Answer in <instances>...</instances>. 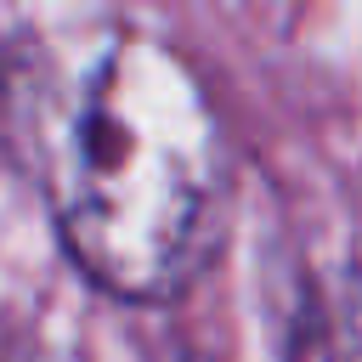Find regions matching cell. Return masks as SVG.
<instances>
[{"label":"cell","mask_w":362,"mask_h":362,"mask_svg":"<svg viewBox=\"0 0 362 362\" xmlns=\"http://www.w3.org/2000/svg\"><path fill=\"white\" fill-rule=\"evenodd\" d=\"M45 192L68 255L113 294H175L209 255L226 147L198 74L147 34L90 45L45 102Z\"/></svg>","instance_id":"1"}]
</instances>
